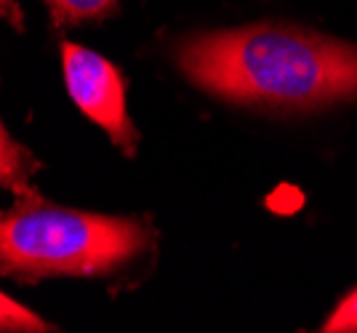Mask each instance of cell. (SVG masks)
I'll return each instance as SVG.
<instances>
[{
    "instance_id": "cell-7",
    "label": "cell",
    "mask_w": 357,
    "mask_h": 333,
    "mask_svg": "<svg viewBox=\"0 0 357 333\" xmlns=\"http://www.w3.org/2000/svg\"><path fill=\"white\" fill-rule=\"evenodd\" d=\"M326 333H357V288L344 296L323 325Z\"/></svg>"
},
{
    "instance_id": "cell-6",
    "label": "cell",
    "mask_w": 357,
    "mask_h": 333,
    "mask_svg": "<svg viewBox=\"0 0 357 333\" xmlns=\"http://www.w3.org/2000/svg\"><path fill=\"white\" fill-rule=\"evenodd\" d=\"M0 328L3 331H51V325L40 320L27 307L16 304L11 296H0Z\"/></svg>"
},
{
    "instance_id": "cell-8",
    "label": "cell",
    "mask_w": 357,
    "mask_h": 333,
    "mask_svg": "<svg viewBox=\"0 0 357 333\" xmlns=\"http://www.w3.org/2000/svg\"><path fill=\"white\" fill-rule=\"evenodd\" d=\"M0 11L11 22V27H14L16 32L24 30V16H22V8H19L16 0H0Z\"/></svg>"
},
{
    "instance_id": "cell-3",
    "label": "cell",
    "mask_w": 357,
    "mask_h": 333,
    "mask_svg": "<svg viewBox=\"0 0 357 333\" xmlns=\"http://www.w3.org/2000/svg\"><path fill=\"white\" fill-rule=\"evenodd\" d=\"M61 70L77 109H83V115H89L112 139V144H118L126 155H134L139 131L128 118L126 77L118 67L80 43H61Z\"/></svg>"
},
{
    "instance_id": "cell-2",
    "label": "cell",
    "mask_w": 357,
    "mask_h": 333,
    "mask_svg": "<svg viewBox=\"0 0 357 333\" xmlns=\"http://www.w3.org/2000/svg\"><path fill=\"white\" fill-rule=\"evenodd\" d=\"M149 240V227L136 219L61 208L32 189L3 213L0 270L27 283L51 274H105L139 256Z\"/></svg>"
},
{
    "instance_id": "cell-5",
    "label": "cell",
    "mask_w": 357,
    "mask_h": 333,
    "mask_svg": "<svg viewBox=\"0 0 357 333\" xmlns=\"http://www.w3.org/2000/svg\"><path fill=\"white\" fill-rule=\"evenodd\" d=\"M51 19L56 27H70L77 22H89V19H105L115 14L118 0H45Z\"/></svg>"
},
{
    "instance_id": "cell-4",
    "label": "cell",
    "mask_w": 357,
    "mask_h": 333,
    "mask_svg": "<svg viewBox=\"0 0 357 333\" xmlns=\"http://www.w3.org/2000/svg\"><path fill=\"white\" fill-rule=\"evenodd\" d=\"M40 168L38 157H32L22 144H16L11 134L0 131V182L6 189H11L16 197L30 195V176Z\"/></svg>"
},
{
    "instance_id": "cell-1",
    "label": "cell",
    "mask_w": 357,
    "mask_h": 333,
    "mask_svg": "<svg viewBox=\"0 0 357 333\" xmlns=\"http://www.w3.org/2000/svg\"><path fill=\"white\" fill-rule=\"evenodd\" d=\"M197 88L235 104L314 109L357 99V46L304 27L251 24L197 35L176 48Z\"/></svg>"
}]
</instances>
